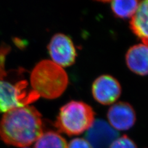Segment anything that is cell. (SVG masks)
<instances>
[{
	"label": "cell",
	"mask_w": 148,
	"mask_h": 148,
	"mask_svg": "<svg viewBox=\"0 0 148 148\" xmlns=\"http://www.w3.org/2000/svg\"><path fill=\"white\" fill-rule=\"evenodd\" d=\"M130 27L142 43L148 45V0L140 2L130 22Z\"/></svg>",
	"instance_id": "30bf717a"
},
{
	"label": "cell",
	"mask_w": 148,
	"mask_h": 148,
	"mask_svg": "<svg viewBox=\"0 0 148 148\" xmlns=\"http://www.w3.org/2000/svg\"><path fill=\"white\" fill-rule=\"evenodd\" d=\"M121 91L119 82L109 75H103L97 78L92 85V94L95 99L103 105L115 103L121 95Z\"/></svg>",
	"instance_id": "8992f818"
},
{
	"label": "cell",
	"mask_w": 148,
	"mask_h": 148,
	"mask_svg": "<svg viewBox=\"0 0 148 148\" xmlns=\"http://www.w3.org/2000/svg\"><path fill=\"white\" fill-rule=\"evenodd\" d=\"M0 51V80H3V78L6 75V72L4 69V56H5L6 51L5 48L2 49Z\"/></svg>",
	"instance_id": "9a60e30c"
},
{
	"label": "cell",
	"mask_w": 148,
	"mask_h": 148,
	"mask_svg": "<svg viewBox=\"0 0 148 148\" xmlns=\"http://www.w3.org/2000/svg\"><path fill=\"white\" fill-rule=\"evenodd\" d=\"M67 148H91L85 139L75 138L69 143Z\"/></svg>",
	"instance_id": "5bb4252c"
},
{
	"label": "cell",
	"mask_w": 148,
	"mask_h": 148,
	"mask_svg": "<svg viewBox=\"0 0 148 148\" xmlns=\"http://www.w3.org/2000/svg\"><path fill=\"white\" fill-rule=\"evenodd\" d=\"M119 133L104 120H95L86 133V141L91 148H109L118 138Z\"/></svg>",
	"instance_id": "52a82bcc"
},
{
	"label": "cell",
	"mask_w": 148,
	"mask_h": 148,
	"mask_svg": "<svg viewBox=\"0 0 148 148\" xmlns=\"http://www.w3.org/2000/svg\"><path fill=\"white\" fill-rule=\"evenodd\" d=\"M30 83L32 90L40 96L54 99L66 90L69 78L62 67L50 60H42L32 70Z\"/></svg>",
	"instance_id": "7a4b0ae2"
},
{
	"label": "cell",
	"mask_w": 148,
	"mask_h": 148,
	"mask_svg": "<svg viewBox=\"0 0 148 148\" xmlns=\"http://www.w3.org/2000/svg\"><path fill=\"white\" fill-rule=\"evenodd\" d=\"M48 49L52 61L61 67L70 66L75 61L76 49L71 38L66 35H54L51 39Z\"/></svg>",
	"instance_id": "5b68a950"
},
{
	"label": "cell",
	"mask_w": 148,
	"mask_h": 148,
	"mask_svg": "<svg viewBox=\"0 0 148 148\" xmlns=\"http://www.w3.org/2000/svg\"><path fill=\"white\" fill-rule=\"evenodd\" d=\"M41 115L34 106H26L4 113L0 121V138L16 147L31 145L42 135Z\"/></svg>",
	"instance_id": "6da1fadb"
},
{
	"label": "cell",
	"mask_w": 148,
	"mask_h": 148,
	"mask_svg": "<svg viewBox=\"0 0 148 148\" xmlns=\"http://www.w3.org/2000/svg\"><path fill=\"white\" fill-rule=\"evenodd\" d=\"M125 59L128 67L133 72L143 76L148 75V45L141 43L132 46Z\"/></svg>",
	"instance_id": "9c48e42d"
},
{
	"label": "cell",
	"mask_w": 148,
	"mask_h": 148,
	"mask_svg": "<svg viewBox=\"0 0 148 148\" xmlns=\"http://www.w3.org/2000/svg\"><path fill=\"white\" fill-rule=\"evenodd\" d=\"M109 148H137L135 143L126 135L117 138Z\"/></svg>",
	"instance_id": "4fadbf2b"
},
{
	"label": "cell",
	"mask_w": 148,
	"mask_h": 148,
	"mask_svg": "<svg viewBox=\"0 0 148 148\" xmlns=\"http://www.w3.org/2000/svg\"><path fill=\"white\" fill-rule=\"evenodd\" d=\"M95 122V112L84 102L72 101L60 109L55 127L69 136L78 135L87 131Z\"/></svg>",
	"instance_id": "3957f363"
},
{
	"label": "cell",
	"mask_w": 148,
	"mask_h": 148,
	"mask_svg": "<svg viewBox=\"0 0 148 148\" xmlns=\"http://www.w3.org/2000/svg\"><path fill=\"white\" fill-rule=\"evenodd\" d=\"M108 119L110 125L113 128L119 130H127L135 124L136 114L130 104L119 102L109 108Z\"/></svg>",
	"instance_id": "ba28073f"
},
{
	"label": "cell",
	"mask_w": 148,
	"mask_h": 148,
	"mask_svg": "<svg viewBox=\"0 0 148 148\" xmlns=\"http://www.w3.org/2000/svg\"><path fill=\"white\" fill-rule=\"evenodd\" d=\"M66 140L59 133L49 131L36 140L35 148H67Z\"/></svg>",
	"instance_id": "7c38bea8"
},
{
	"label": "cell",
	"mask_w": 148,
	"mask_h": 148,
	"mask_svg": "<svg viewBox=\"0 0 148 148\" xmlns=\"http://www.w3.org/2000/svg\"><path fill=\"white\" fill-rule=\"evenodd\" d=\"M140 2L136 0H117L110 2V7L115 16L127 18L135 14Z\"/></svg>",
	"instance_id": "8fae6325"
},
{
	"label": "cell",
	"mask_w": 148,
	"mask_h": 148,
	"mask_svg": "<svg viewBox=\"0 0 148 148\" xmlns=\"http://www.w3.org/2000/svg\"><path fill=\"white\" fill-rule=\"evenodd\" d=\"M27 81H21L13 85L0 80V113L28 106L39 98L33 90H29Z\"/></svg>",
	"instance_id": "277c9868"
}]
</instances>
